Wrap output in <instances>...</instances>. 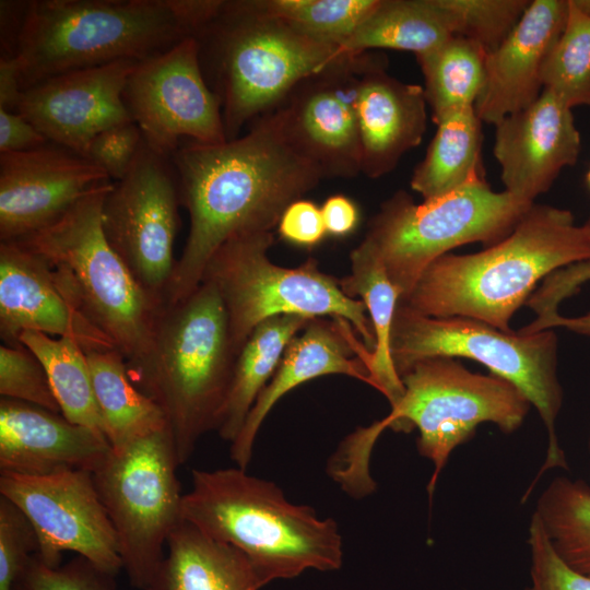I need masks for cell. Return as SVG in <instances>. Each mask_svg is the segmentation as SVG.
<instances>
[{
    "instance_id": "1",
    "label": "cell",
    "mask_w": 590,
    "mask_h": 590,
    "mask_svg": "<svg viewBox=\"0 0 590 590\" xmlns=\"http://www.w3.org/2000/svg\"><path fill=\"white\" fill-rule=\"evenodd\" d=\"M190 229L167 304L190 295L229 238L272 232L285 209L326 178L293 141L276 108L220 144L184 141L170 156Z\"/></svg>"
},
{
    "instance_id": "2",
    "label": "cell",
    "mask_w": 590,
    "mask_h": 590,
    "mask_svg": "<svg viewBox=\"0 0 590 590\" xmlns=\"http://www.w3.org/2000/svg\"><path fill=\"white\" fill-rule=\"evenodd\" d=\"M587 260L590 228L577 225L568 210L533 203L503 240L436 259L398 304L428 317L472 318L511 331V317L542 279Z\"/></svg>"
},
{
    "instance_id": "3",
    "label": "cell",
    "mask_w": 590,
    "mask_h": 590,
    "mask_svg": "<svg viewBox=\"0 0 590 590\" xmlns=\"http://www.w3.org/2000/svg\"><path fill=\"white\" fill-rule=\"evenodd\" d=\"M181 518L204 534L244 552L264 580L291 579L307 569L338 570L343 562L338 523L287 500L271 481L245 469L193 470Z\"/></svg>"
},
{
    "instance_id": "4",
    "label": "cell",
    "mask_w": 590,
    "mask_h": 590,
    "mask_svg": "<svg viewBox=\"0 0 590 590\" xmlns=\"http://www.w3.org/2000/svg\"><path fill=\"white\" fill-rule=\"evenodd\" d=\"M113 182L87 191L62 217L19 241L44 256L72 305L113 343L143 393L154 367L155 327L164 305L137 282L109 246L102 208Z\"/></svg>"
},
{
    "instance_id": "5",
    "label": "cell",
    "mask_w": 590,
    "mask_h": 590,
    "mask_svg": "<svg viewBox=\"0 0 590 590\" xmlns=\"http://www.w3.org/2000/svg\"><path fill=\"white\" fill-rule=\"evenodd\" d=\"M194 38L227 140L274 109L304 79L358 54L303 35L257 10L252 0L223 1Z\"/></svg>"
},
{
    "instance_id": "6",
    "label": "cell",
    "mask_w": 590,
    "mask_h": 590,
    "mask_svg": "<svg viewBox=\"0 0 590 590\" xmlns=\"http://www.w3.org/2000/svg\"><path fill=\"white\" fill-rule=\"evenodd\" d=\"M190 36L180 0L27 1L15 49L20 83L24 91L70 71L142 61Z\"/></svg>"
},
{
    "instance_id": "7",
    "label": "cell",
    "mask_w": 590,
    "mask_h": 590,
    "mask_svg": "<svg viewBox=\"0 0 590 590\" xmlns=\"http://www.w3.org/2000/svg\"><path fill=\"white\" fill-rule=\"evenodd\" d=\"M236 356L225 306L211 283L202 281L187 297L162 307L145 394L166 417L179 464L204 434L216 430Z\"/></svg>"
},
{
    "instance_id": "8",
    "label": "cell",
    "mask_w": 590,
    "mask_h": 590,
    "mask_svg": "<svg viewBox=\"0 0 590 590\" xmlns=\"http://www.w3.org/2000/svg\"><path fill=\"white\" fill-rule=\"evenodd\" d=\"M390 356L400 378L414 363L433 356L464 357L484 365L516 386L546 427V458L530 488L547 470L568 469L555 432L563 389L557 375L558 339L552 330L520 334L472 318L428 317L398 304Z\"/></svg>"
},
{
    "instance_id": "9",
    "label": "cell",
    "mask_w": 590,
    "mask_h": 590,
    "mask_svg": "<svg viewBox=\"0 0 590 590\" xmlns=\"http://www.w3.org/2000/svg\"><path fill=\"white\" fill-rule=\"evenodd\" d=\"M273 243L272 232L232 237L213 253L202 275L225 306L237 354L259 323L283 315L347 321L371 352L375 337L364 303L347 296L312 258L296 268L274 264L268 257Z\"/></svg>"
},
{
    "instance_id": "10",
    "label": "cell",
    "mask_w": 590,
    "mask_h": 590,
    "mask_svg": "<svg viewBox=\"0 0 590 590\" xmlns=\"http://www.w3.org/2000/svg\"><path fill=\"white\" fill-rule=\"evenodd\" d=\"M533 203L494 191L485 180L418 204L400 190L380 205L362 241L377 255L401 299L436 259L461 245L503 240Z\"/></svg>"
},
{
    "instance_id": "11",
    "label": "cell",
    "mask_w": 590,
    "mask_h": 590,
    "mask_svg": "<svg viewBox=\"0 0 590 590\" xmlns=\"http://www.w3.org/2000/svg\"><path fill=\"white\" fill-rule=\"evenodd\" d=\"M401 380L404 393L381 422L397 432L417 428V451L434 465L429 496L452 450L470 439L477 425L493 423L510 434L521 426L531 406L508 380L473 373L453 357L417 361Z\"/></svg>"
},
{
    "instance_id": "12",
    "label": "cell",
    "mask_w": 590,
    "mask_h": 590,
    "mask_svg": "<svg viewBox=\"0 0 590 590\" xmlns=\"http://www.w3.org/2000/svg\"><path fill=\"white\" fill-rule=\"evenodd\" d=\"M168 426L111 448L92 473L116 531L131 585L149 590L165 559L167 541L182 520L179 467Z\"/></svg>"
},
{
    "instance_id": "13",
    "label": "cell",
    "mask_w": 590,
    "mask_h": 590,
    "mask_svg": "<svg viewBox=\"0 0 590 590\" xmlns=\"http://www.w3.org/2000/svg\"><path fill=\"white\" fill-rule=\"evenodd\" d=\"M179 188L170 158L142 138L123 178L113 182L102 208L104 235L142 288L166 305L177 260Z\"/></svg>"
},
{
    "instance_id": "14",
    "label": "cell",
    "mask_w": 590,
    "mask_h": 590,
    "mask_svg": "<svg viewBox=\"0 0 590 590\" xmlns=\"http://www.w3.org/2000/svg\"><path fill=\"white\" fill-rule=\"evenodd\" d=\"M123 103L143 141L170 158L187 140L226 142L221 104L208 85L194 37L138 61L127 79Z\"/></svg>"
},
{
    "instance_id": "15",
    "label": "cell",
    "mask_w": 590,
    "mask_h": 590,
    "mask_svg": "<svg viewBox=\"0 0 590 590\" xmlns=\"http://www.w3.org/2000/svg\"><path fill=\"white\" fill-rule=\"evenodd\" d=\"M0 494L32 524L35 555L46 565L59 566L61 553L71 551L114 577L123 568L117 534L92 472L1 473Z\"/></svg>"
},
{
    "instance_id": "16",
    "label": "cell",
    "mask_w": 590,
    "mask_h": 590,
    "mask_svg": "<svg viewBox=\"0 0 590 590\" xmlns=\"http://www.w3.org/2000/svg\"><path fill=\"white\" fill-rule=\"evenodd\" d=\"M371 57L358 52L304 79L275 107L293 141L326 178L361 173L356 94Z\"/></svg>"
},
{
    "instance_id": "17",
    "label": "cell",
    "mask_w": 590,
    "mask_h": 590,
    "mask_svg": "<svg viewBox=\"0 0 590 590\" xmlns=\"http://www.w3.org/2000/svg\"><path fill=\"white\" fill-rule=\"evenodd\" d=\"M105 180L110 178L97 165L54 143L0 153V241L50 226Z\"/></svg>"
},
{
    "instance_id": "18",
    "label": "cell",
    "mask_w": 590,
    "mask_h": 590,
    "mask_svg": "<svg viewBox=\"0 0 590 590\" xmlns=\"http://www.w3.org/2000/svg\"><path fill=\"white\" fill-rule=\"evenodd\" d=\"M137 60H119L49 78L23 91L17 113L50 142L85 157L93 138L133 122L123 90Z\"/></svg>"
},
{
    "instance_id": "19",
    "label": "cell",
    "mask_w": 590,
    "mask_h": 590,
    "mask_svg": "<svg viewBox=\"0 0 590 590\" xmlns=\"http://www.w3.org/2000/svg\"><path fill=\"white\" fill-rule=\"evenodd\" d=\"M580 148L573 109L546 90L529 107L495 125L493 153L505 190L528 202L577 163Z\"/></svg>"
},
{
    "instance_id": "20",
    "label": "cell",
    "mask_w": 590,
    "mask_h": 590,
    "mask_svg": "<svg viewBox=\"0 0 590 590\" xmlns=\"http://www.w3.org/2000/svg\"><path fill=\"white\" fill-rule=\"evenodd\" d=\"M25 331L70 338L84 351L115 349L68 299L44 256L19 241H0V338L20 345Z\"/></svg>"
},
{
    "instance_id": "21",
    "label": "cell",
    "mask_w": 590,
    "mask_h": 590,
    "mask_svg": "<svg viewBox=\"0 0 590 590\" xmlns=\"http://www.w3.org/2000/svg\"><path fill=\"white\" fill-rule=\"evenodd\" d=\"M111 447L96 429L24 401L0 400V470L21 475L94 472Z\"/></svg>"
},
{
    "instance_id": "22",
    "label": "cell",
    "mask_w": 590,
    "mask_h": 590,
    "mask_svg": "<svg viewBox=\"0 0 590 590\" xmlns=\"http://www.w3.org/2000/svg\"><path fill=\"white\" fill-rule=\"evenodd\" d=\"M568 0H533L503 40L487 54L484 82L474 109L496 125L533 104L543 91L541 72L567 19Z\"/></svg>"
},
{
    "instance_id": "23",
    "label": "cell",
    "mask_w": 590,
    "mask_h": 590,
    "mask_svg": "<svg viewBox=\"0 0 590 590\" xmlns=\"http://www.w3.org/2000/svg\"><path fill=\"white\" fill-rule=\"evenodd\" d=\"M356 335L347 321L316 318L288 343L275 373L231 442V458L238 468L247 469L266 416L292 389L326 375H344L371 386L369 370L361 356L367 347Z\"/></svg>"
},
{
    "instance_id": "24",
    "label": "cell",
    "mask_w": 590,
    "mask_h": 590,
    "mask_svg": "<svg viewBox=\"0 0 590 590\" xmlns=\"http://www.w3.org/2000/svg\"><path fill=\"white\" fill-rule=\"evenodd\" d=\"M426 105L423 86L389 75L382 56L373 55L357 83L361 173L373 179L385 176L420 145L427 126Z\"/></svg>"
},
{
    "instance_id": "25",
    "label": "cell",
    "mask_w": 590,
    "mask_h": 590,
    "mask_svg": "<svg viewBox=\"0 0 590 590\" xmlns=\"http://www.w3.org/2000/svg\"><path fill=\"white\" fill-rule=\"evenodd\" d=\"M166 550L149 590H259L266 586L244 552L184 519L170 533Z\"/></svg>"
},
{
    "instance_id": "26",
    "label": "cell",
    "mask_w": 590,
    "mask_h": 590,
    "mask_svg": "<svg viewBox=\"0 0 590 590\" xmlns=\"http://www.w3.org/2000/svg\"><path fill=\"white\" fill-rule=\"evenodd\" d=\"M312 320V319H311ZM310 319L283 315L259 323L240 347L216 432L233 441L258 396L275 373L288 343Z\"/></svg>"
},
{
    "instance_id": "27",
    "label": "cell",
    "mask_w": 590,
    "mask_h": 590,
    "mask_svg": "<svg viewBox=\"0 0 590 590\" xmlns=\"http://www.w3.org/2000/svg\"><path fill=\"white\" fill-rule=\"evenodd\" d=\"M350 260L351 273L339 283L347 296L361 299L366 307L375 337L366 366L371 387L381 392L392 408L404 393L390 356L391 329L400 293L377 255L363 241L352 250Z\"/></svg>"
},
{
    "instance_id": "28",
    "label": "cell",
    "mask_w": 590,
    "mask_h": 590,
    "mask_svg": "<svg viewBox=\"0 0 590 590\" xmlns=\"http://www.w3.org/2000/svg\"><path fill=\"white\" fill-rule=\"evenodd\" d=\"M481 122L474 106L455 110L436 122L437 130L411 178L412 189L424 201L485 180Z\"/></svg>"
},
{
    "instance_id": "29",
    "label": "cell",
    "mask_w": 590,
    "mask_h": 590,
    "mask_svg": "<svg viewBox=\"0 0 590 590\" xmlns=\"http://www.w3.org/2000/svg\"><path fill=\"white\" fill-rule=\"evenodd\" d=\"M84 352L104 433L111 448L122 447L167 426L158 404L131 381L126 361L116 349Z\"/></svg>"
},
{
    "instance_id": "30",
    "label": "cell",
    "mask_w": 590,
    "mask_h": 590,
    "mask_svg": "<svg viewBox=\"0 0 590 590\" xmlns=\"http://www.w3.org/2000/svg\"><path fill=\"white\" fill-rule=\"evenodd\" d=\"M450 37L433 0H380L342 48L351 52L394 49L420 56Z\"/></svg>"
},
{
    "instance_id": "31",
    "label": "cell",
    "mask_w": 590,
    "mask_h": 590,
    "mask_svg": "<svg viewBox=\"0 0 590 590\" xmlns=\"http://www.w3.org/2000/svg\"><path fill=\"white\" fill-rule=\"evenodd\" d=\"M20 343L43 364L61 414L72 423L105 435L83 347L70 338L38 331L23 332Z\"/></svg>"
},
{
    "instance_id": "32",
    "label": "cell",
    "mask_w": 590,
    "mask_h": 590,
    "mask_svg": "<svg viewBox=\"0 0 590 590\" xmlns=\"http://www.w3.org/2000/svg\"><path fill=\"white\" fill-rule=\"evenodd\" d=\"M486 56L477 44L456 36L416 56L435 123L455 110L474 106L484 82Z\"/></svg>"
},
{
    "instance_id": "33",
    "label": "cell",
    "mask_w": 590,
    "mask_h": 590,
    "mask_svg": "<svg viewBox=\"0 0 590 590\" xmlns=\"http://www.w3.org/2000/svg\"><path fill=\"white\" fill-rule=\"evenodd\" d=\"M534 512L557 555L590 576V486L558 476L543 491Z\"/></svg>"
},
{
    "instance_id": "34",
    "label": "cell",
    "mask_w": 590,
    "mask_h": 590,
    "mask_svg": "<svg viewBox=\"0 0 590 590\" xmlns=\"http://www.w3.org/2000/svg\"><path fill=\"white\" fill-rule=\"evenodd\" d=\"M543 90L571 109L590 106V0H568L565 27L541 72Z\"/></svg>"
},
{
    "instance_id": "35",
    "label": "cell",
    "mask_w": 590,
    "mask_h": 590,
    "mask_svg": "<svg viewBox=\"0 0 590 590\" xmlns=\"http://www.w3.org/2000/svg\"><path fill=\"white\" fill-rule=\"evenodd\" d=\"M257 10L282 20L317 42L343 47L380 0H252Z\"/></svg>"
},
{
    "instance_id": "36",
    "label": "cell",
    "mask_w": 590,
    "mask_h": 590,
    "mask_svg": "<svg viewBox=\"0 0 590 590\" xmlns=\"http://www.w3.org/2000/svg\"><path fill=\"white\" fill-rule=\"evenodd\" d=\"M451 36L469 39L487 54L515 28L529 0H433Z\"/></svg>"
},
{
    "instance_id": "37",
    "label": "cell",
    "mask_w": 590,
    "mask_h": 590,
    "mask_svg": "<svg viewBox=\"0 0 590 590\" xmlns=\"http://www.w3.org/2000/svg\"><path fill=\"white\" fill-rule=\"evenodd\" d=\"M0 394L61 413L43 364L23 344L0 346Z\"/></svg>"
},
{
    "instance_id": "38",
    "label": "cell",
    "mask_w": 590,
    "mask_h": 590,
    "mask_svg": "<svg viewBox=\"0 0 590 590\" xmlns=\"http://www.w3.org/2000/svg\"><path fill=\"white\" fill-rule=\"evenodd\" d=\"M113 578L81 556L64 566L51 567L34 554L12 590H116Z\"/></svg>"
},
{
    "instance_id": "39",
    "label": "cell",
    "mask_w": 590,
    "mask_h": 590,
    "mask_svg": "<svg viewBox=\"0 0 590 590\" xmlns=\"http://www.w3.org/2000/svg\"><path fill=\"white\" fill-rule=\"evenodd\" d=\"M587 281H590V260L573 263L551 273L527 300L526 305L534 310L536 318L521 328V332L532 334L552 327L567 326L569 318L558 312V305Z\"/></svg>"
},
{
    "instance_id": "40",
    "label": "cell",
    "mask_w": 590,
    "mask_h": 590,
    "mask_svg": "<svg viewBox=\"0 0 590 590\" xmlns=\"http://www.w3.org/2000/svg\"><path fill=\"white\" fill-rule=\"evenodd\" d=\"M530 590H590V576L568 566L555 552L534 512L529 526Z\"/></svg>"
},
{
    "instance_id": "41",
    "label": "cell",
    "mask_w": 590,
    "mask_h": 590,
    "mask_svg": "<svg viewBox=\"0 0 590 590\" xmlns=\"http://www.w3.org/2000/svg\"><path fill=\"white\" fill-rule=\"evenodd\" d=\"M141 143L142 133L134 122L114 126L93 138L85 158L117 181L129 172Z\"/></svg>"
},
{
    "instance_id": "42",
    "label": "cell",
    "mask_w": 590,
    "mask_h": 590,
    "mask_svg": "<svg viewBox=\"0 0 590 590\" xmlns=\"http://www.w3.org/2000/svg\"><path fill=\"white\" fill-rule=\"evenodd\" d=\"M278 231L284 240L302 247H312L327 235L321 209L303 198L285 209Z\"/></svg>"
},
{
    "instance_id": "43",
    "label": "cell",
    "mask_w": 590,
    "mask_h": 590,
    "mask_svg": "<svg viewBox=\"0 0 590 590\" xmlns=\"http://www.w3.org/2000/svg\"><path fill=\"white\" fill-rule=\"evenodd\" d=\"M48 142L20 113L0 109V153L28 151Z\"/></svg>"
},
{
    "instance_id": "44",
    "label": "cell",
    "mask_w": 590,
    "mask_h": 590,
    "mask_svg": "<svg viewBox=\"0 0 590 590\" xmlns=\"http://www.w3.org/2000/svg\"><path fill=\"white\" fill-rule=\"evenodd\" d=\"M320 209L327 234L331 236L345 237L358 225V208L343 194L328 197Z\"/></svg>"
},
{
    "instance_id": "45",
    "label": "cell",
    "mask_w": 590,
    "mask_h": 590,
    "mask_svg": "<svg viewBox=\"0 0 590 590\" xmlns=\"http://www.w3.org/2000/svg\"><path fill=\"white\" fill-rule=\"evenodd\" d=\"M22 94L16 59L0 57V109L17 113Z\"/></svg>"
},
{
    "instance_id": "46",
    "label": "cell",
    "mask_w": 590,
    "mask_h": 590,
    "mask_svg": "<svg viewBox=\"0 0 590 590\" xmlns=\"http://www.w3.org/2000/svg\"><path fill=\"white\" fill-rule=\"evenodd\" d=\"M587 182H588V185H589V187H590V169H589V172H588V174H587Z\"/></svg>"
},
{
    "instance_id": "47",
    "label": "cell",
    "mask_w": 590,
    "mask_h": 590,
    "mask_svg": "<svg viewBox=\"0 0 590 590\" xmlns=\"http://www.w3.org/2000/svg\"><path fill=\"white\" fill-rule=\"evenodd\" d=\"M585 225H587L590 228V215H589L588 220L586 221Z\"/></svg>"
},
{
    "instance_id": "48",
    "label": "cell",
    "mask_w": 590,
    "mask_h": 590,
    "mask_svg": "<svg viewBox=\"0 0 590 590\" xmlns=\"http://www.w3.org/2000/svg\"><path fill=\"white\" fill-rule=\"evenodd\" d=\"M589 450H590V432H589Z\"/></svg>"
}]
</instances>
